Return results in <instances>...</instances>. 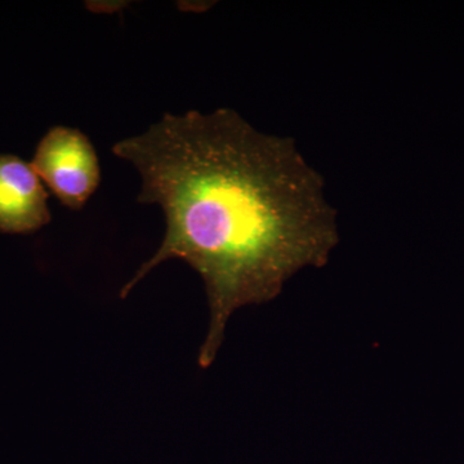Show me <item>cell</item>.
I'll list each match as a JSON object with an SVG mask.
<instances>
[{"label": "cell", "mask_w": 464, "mask_h": 464, "mask_svg": "<svg viewBox=\"0 0 464 464\" xmlns=\"http://www.w3.org/2000/svg\"><path fill=\"white\" fill-rule=\"evenodd\" d=\"M112 154L141 177L139 203L166 216L160 246L121 290L179 258L200 275L210 310L198 362H215L235 311L280 295L307 267H324L340 243L322 174L289 137L259 132L232 109L166 114Z\"/></svg>", "instance_id": "cell-1"}, {"label": "cell", "mask_w": 464, "mask_h": 464, "mask_svg": "<svg viewBox=\"0 0 464 464\" xmlns=\"http://www.w3.org/2000/svg\"><path fill=\"white\" fill-rule=\"evenodd\" d=\"M32 166L57 199L72 210L82 209L101 182L96 149L76 128H51L36 146Z\"/></svg>", "instance_id": "cell-2"}, {"label": "cell", "mask_w": 464, "mask_h": 464, "mask_svg": "<svg viewBox=\"0 0 464 464\" xmlns=\"http://www.w3.org/2000/svg\"><path fill=\"white\" fill-rule=\"evenodd\" d=\"M51 219L47 191L32 163L0 154V232L33 234Z\"/></svg>", "instance_id": "cell-3"}]
</instances>
